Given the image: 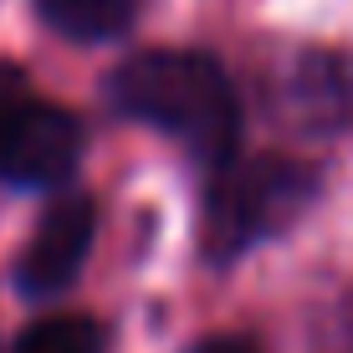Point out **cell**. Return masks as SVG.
<instances>
[{
	"label": "cell",
	"instance_id": "obj_1",
	"mask_svg": "<svg viewBox=\"0 0 353 353\" xmlns=\"http://www.w3.org/2000/svg\"><path fill=\"white\" fill-rule=\"evenodd\" d=\"M113 113L169 133L205 169L241 154V92L210 52L149 46L118 62L103 82Z\"/></svg>",
	"mask_w": 353,
	"mask_h": 353
},
{
	"label": "cell",
	"instance_id": "obj_6",
	"mask_svg": "<svg viewBox=\"0 0 353 353\" xmlns=\"http://www.w3.org/2000/svg\"><path fill=\"white\" fill-rule=\"evenodd\" d=\"M36 16L67 41H113L133 26L139 0H36Z\"/></svg>",
	"mask_w": 353,
	"mask_h": 353
},
{
	"label": "cell",
	"instance_id": "obj_7",
	"mask_svg": "<svg viewBox=\"0 0 353 353\" xmlns=\"http://www.w3.org/2000/svg\"><path fill=\"white\" fill-rule=\"evenodd\" d=\"M10 353H103V327L92 318H41L10 343Z\"/></svg>",
	"mask_w": 353,
	"mask_h": 353
},
{
	"label": "cell",
	"instance_id": "obj_5",
	"mask_svg": "<svg viewBox=\"0 0 353 353\" xmlns=\"http://www.w3.org/2000/svg\"><path fill=\"white\" fill-rule=\"evenodd\" d=\"M97 236V205L88 190H57L52 205L41 210L31 241L16 256V287L26 297H57L77 282V272L88 266Z\"/></svg>",
	"mask_w": 353,
	"mask_h": 353
},
{
	"label": "cell",
	"instance_id": "obj_4",
	"mask_svg": "<svg viewBox=\"0 0 353 353\" xmlns=\"http://www.w3.org/2000/svg\"><path fill=\"white\" fill-rule=\"evenodd\" d=\"M272 118L302 139H338L353 128V52L302 46L272 77Z\"/></svg>",
	"mask_w": 353,
	"mask_h": 353
},
{
	"label": "cell",
	"instance_id": "obj_8",
	"mask_svg": "<svg viewBox=\"0 0 353 353\" xmlns=\"http://www.w3.org/2000/svg\"><path fill=\"white\" fill-rule=\"evenodd\" d=\"M194 353H261L256 343H246V338H205Z\"/></svg>",
	"mask_w": 353,
	"mask_h": 353
},
{
	"label": "cell",
	"instance_id": "obj_3",
	"mask_svg": "<svg viewBox=\"0 0 353 353\" xmlns=\"http://www.w3.org/2000/svg\"><path fill=\"white\" fill-rule=\"evenodd\" d=\"M82 164V118L0 62V185L62 190Z\"/></svg>",
	"mask_w": 353,
	"mask_h": 353
},
{
	"label": "cell",
	"instance_id": "obj_2",
	"mask_svg": "<svg viewBox=\"0 0 353 353\" xmlns=\"http://www.w3.org/2000/svg\"><path fill=\"white\" fill-rule=\"evenodd\" d=\"M323 169L297 154H230L210 169L200 205V251L210 266H230L261 241L282 236L312 210Z\"/></svg>",
	"mask_w": 353,
	"mask_h": 353
}]
</instances>
